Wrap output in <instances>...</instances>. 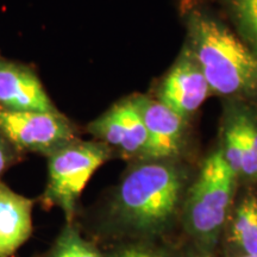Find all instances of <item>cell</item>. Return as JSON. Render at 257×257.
Listing matches in <instances>:
<instances>
[{"mask_svg":"<svg viewBox=\"0 0 257 257\" xmlns=\"http://www.w3.org/2000/svg\"><path fill=\"white\" fill-rule=\"evenodd\" d=\"M114 156L99 141H73L48 156V182L41 197L47 210H62L66 223H74L81 193L92 175Z\"/></svg>","mask_w":257,"mask_h":257,"instance_id":"277c9868","label":"cell"},{"mask_svg":"<svg viewBox=\"0 0 257 257\" xmlns=\"http://www.w3.org/2000/svg\"><path fill=\"white\" fill-rule=\"evenodd\" d=\"M87 131L114 156L128 162L148 159V133L134 95L112 105L88 125Z\"/></svg>","mask_w":257,"mask_h":257,"instance_id":"ba28073f","label":"cell"},{"mask_svg":"<svg viewBox=\"0 0 257 257\" xmlns=\"http://www.w3.org/2000/svg\"><path fill=\"white\" fill-rule=\"evenodd\" d=\"M185 43L200 64L212 94L257 107V55L206 6L178 0Z\"/></svg>","mask_w":257,"mask_h":257,"instance_id":"7a4b0ae2","label":"cell"},{"mask_svg":"<svg viewBox=\"0 0 257 257\" xmlns=\"http://www.w3.org/2000/svg\"><path fill=\"white\" fill-rule=\"evenodd\" d=\"M194 161L146 159L128 162L99 210L95 234L110 244L170 240L180 229Z\"/></svg>","mask_w":257,"mask_h":257,"instance_id":"6da1fadb","label":"cell"},{"mask_svg":"<svg viewBox=\"0 0 257 257\" xmlns=\"http://www.w3.org/2000/svg\"><path fill=\"white\" fill-rule=\"evenodd\" d=\"M0 134L19 152L49 156L78 140L76 128L57 112H17L0 108Z\"/></svg>","mask_w":257,"mask_h":257,"instance_id":"8992f818","label":"cell"},{"mask_svg":"<svg viewBox=\"0 0 257 257\" xmlns=\"http://www.w3.org/2000/svg\"><path fill=\"white\" fill-rule=\"evenodd\" d=\"M219 146L240 187H257V107L236 99H224Z\"/></svg>","mask_w":257,"mask_h":257,"instance_id":"5b68a950","label":"cell"},{"mask_svg":"<svg viewBox=\"0 0 257 257\" xmlns=\"http://www.w3.org/2000/svg\"><path fill=\"white\" fill-rule=\"evenodd\" d=\"M104 257H180V242L173 240H128L102 249Z\"/></svg>","mask_w":257,"mask_h":257,"instance_id":"9a60e30c","label":"cell"},{"mask_svg":"<svg viewBox=\"0 0 257 257\" xmlns=\"http://www.w3.org/2000/svg\"><path fill=\"white\" fill-rule=\"evenodd\" d=\"M218 256H257V187L239 188Z\"/></svg>","mask_w":257,"mask_h":257,"instance_id":"8fae6325","label":"cell"},{"mask_svg":"<svg viewBox=\"0 0 257 257\" xmlns=\"http://www.w3.org/2000/svg\"><path fill=\"white\" fill-rule=\"evenodd\" d=\"M0 108L17 112H57L34 72L22 64L2 60Z\"/></svg>","mask_w":257,"mask_h":257,"instance_id":"30bf717a","label":"cell"},{"mask_svg":"<svg viewBox=\"0 0 257 257\" xmlns=\"http://www.w3.org/2000/svg\"><path fill=\"white\" fill-rule=\"evenodd\" d=\"M240 186L218 144L198 165L182 208L180 230L200 251L218 255Z\"/></svg>","mask_w":257,"mask_h":257,"instance_id":"3957f363","label":"cell"},{"mask_svg":"<svg viewBox=\"0 0 257 257\" xmlns=\"http://www.w3.org/2000/svg\"><path fill=\"white\" fill-rule=\"evenodd\" d=\"M34 201L0 182V257H12L32 233Z\"/></svg>","mask_w":257,"mask_h":257,"instance_id":"7c38bea8","label":"cell"},{"mask_svg":"<svg viewBox=\"0 0 257 257\" xmlns=\"http://www.w3.org/2000/svg\"><path fill=\"white\" fill-rule=\"evenodd\" d=\"M226 257H257V256H226Z\"/></svg>","mask_w":257,"mask_h":257,"instance_id":"ac0fdd59","label":"cell"},{"mask_svg":"<svg viewBox=\"0 0 257 257\" xmlns=\"http://www.w3.org/2000/svg\"><path fill=\"white\" fill-rule=\"evenodd\" d=\"M133 95L148 133V159L194 161L191 121L152 95Z\"/></svg>","mask_w":257,"mask_h":257,"instance_id":"52a82bcc","label":"cell"},{"mask_svg":"<svg viewBox=\"0 0 257 257\" xmlns=\"http://www.w3.org/2000/svg\"><path fill=\"white\" fill-rule=\"evenodd\" d=\"M19 160V150L0 134V176Z\"/></svg>","mask_w":257,"mask_h":257,"instance_id":"2e32d148","label":"cell"},{"mask_svg":"<svg viewBox=\"0 0 257 257\" xmlns=\"http://www.w3.org/2000/svg\"><path fill=\"white\" fill-rule=\"evenodd\" d=\"M210 95L211 88L200 64L184 42L178 57L157 82L154 98L192 121Z\"/></svg>","mask_w":257,"mask_h":257,"instance_id":"9c48e42d","label":"cell"},{"mask_svg":"<svg viewBox=\"0 0 257 257\" xmlns=\"http://www.w3.org/2000/svg\"><path fill=\"white\" fill-rule=\"evenodd\" d=\"M180 257H219L218 255H208L188 243L187 240L180 242Z\"/></svg>","mask_w":257,"mask_h":257,"instance_id":"e0dca14e","label":"cell"},{"mask_svg":"<svg viewBox=\"0 0 257 257\" xmlns=\"http://www.w3.org/2000/svg\"><path fill=\"white\" fill-rule=\"evenodd\" d=\"M43 257H104V251L82 236L79 225L66 223L53 246Z\"/></svg>","mask_w":257,"mask_h":257,"instance_id":"5bb4252c","label":"cell"},{"mask_svg":"<svg viewBox=\"0 0 257 257\" xmlns=\"http://www.w3.org/2000/svg\"><path fill=\"white\" fill-rule=\"evenodd\" d=\"M213 11L257 55V0H184Z\"/></svg>","mask_w":257,"mask_h":257,"instance_id":"4fadbf2b","label":"cell"}]
</instances>
